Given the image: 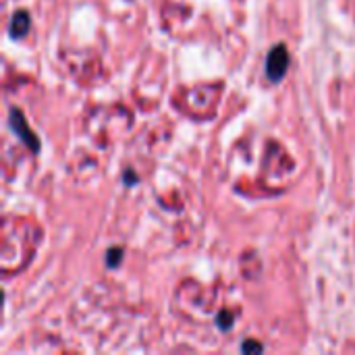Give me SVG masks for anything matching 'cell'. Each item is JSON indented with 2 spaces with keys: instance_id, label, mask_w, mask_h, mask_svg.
I'll use <instances>...</instances> for the list:
<instances>
[{
  "instance_id": "1",
  "label": "cell",
  "mask_w": 355,
  "mask_h": 355,
  "mask_svg": "<svg viewBox=\"0 0 355 355\" xmlns=\"http://www.w3.org/2000/svg\"><path fill=\"white\" fill-rule=\"evenodd\" d=\"M289 69V50L285 44H277L266 58V77L270 83H279L283 81V77L287 75Z\"/></svg>"
},
{
  "instance_id": "5",
  "label": "cell",
  "mask_w": 355,
  "mask_h": 355,
  "mask_svg": "<svg viewBox=\"0 0 355 355\" xmlns=\"http://www.w3.org/2000/svg\"><path fill=\"white\" fill-rule=\"evenodd\" d=\"M218 327H220L223 331H229V329H231V314H229V312H220V316H218Z\"/></svg>"
},
{
  "instance_id": "6",
  "label": "cell",
  "mask_w": 355,
  "mask_h": 355,
  "mask_svg": "<svg viewBox=\"0 0 355 355\" xmlns=\"http://www.w3.org/2000/svg\"><path fill=\"white\" fill-rule=\"evenodd\" d=\"M264 347H262V343H252V341H245L243 345H241V352H262Z\"/></svg>"
},
{
  "instance_id": "2",
  "label": "cell",
  "mask_w": 355,
  "mask_h": 355,
  "mask_svg": "<svg viewBox=\"0 0 355 355\" xmlns=\"http://www.w3.org/2000/svg\"><path fill=\"white\" fill-rule=\"evenodd\" d=\"M8 125H10V129L17 133V137H19L31 152H40V139H37V135L29 129V125H27L23 112H21L19 108H15V106L8 110Z\"/></svg>"
},
{
  "instance_id": "4",
  "label": "cell",
  "mask_w": 355,
  "mask_h": 355,
  "mask_svg": "<svg viewBox=\"0 0 355 355\" xmlns=\"http://www.w3.org/2000/svg\"><path fill=\"white\" fill-rule=\"evenodd\" d=\"M121 260H123V250H121V248H112V250L108 252L106 266H108V268H114V266L121 264Z\"/></svg>"
},
{
  "instance_id": "3",
  "label": "cell",
  "mask_w": 355,
  "mask_h": 355,
  "mask_svg": "<svg viewBox=\"0 0 355 355\" xmlns=\"http://www.w3.org/2000/svg\"><path fill=\"white\" fill-rule=\"evenodd\" d=\"M29 27H31V19L25 10H17L12 17H10V25H8V35L12 40H21L29 33Z\"/></svg>"
}]
</instances>
